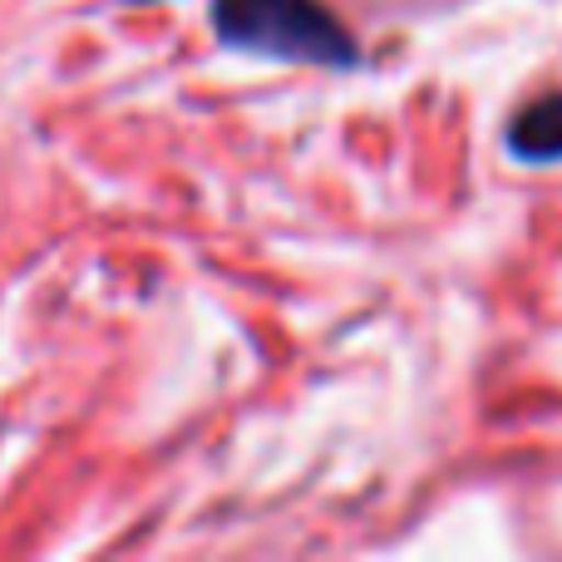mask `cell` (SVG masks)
I'll return each mask as SVG.
<instances>
[{"label": "cell", "mask_w": 562, "mask_h": 562, "mask_svg": "<svg viewBox=\"0 0 562 562\" xmlns=\"http://www.w3.org/2000/svg\"><path fill=\"white\" fill-rule=\"evenodd\" d=\"M213 25L223 45L291 65H356V40L321 0H213Z\"/></svg>", "instance_id": "1"}, {"label": "cell", "mask_w": 562, "mask_h": 562, "mask_svg": "<svg viewBox=\"0 0 562 562\" xmlns=\"http://www.w3.org/2000/svg\"><path fill=\"white\" fill-rule=\"evenodd\" d=\"M508 154L518 164H562V94H543L508 124Z\"/></svg>", "instance_id": "2"}]
</instances>
